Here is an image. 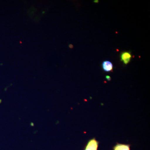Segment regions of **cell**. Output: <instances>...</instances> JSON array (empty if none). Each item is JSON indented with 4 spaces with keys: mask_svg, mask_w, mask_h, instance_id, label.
<instances>
[{
    "mask_svg": "<svg viewBox=\"0 0 150 150\" xmlns=\"http://www.w3.org/2000/svg\"><path fill=\"white\" fill-rule=\"evenodd\" d=\"M99 142L95 138L89 140L84 150H98Z\"/></svg>",
    "mask_w": 150,
    "mask_h": 150,
    "instance_id": "1",
    "label": "cell"
},
{
    "mask_svg": "<svg viewBox=\"0 0 150 150\" xmlns=\"http://www.w3.org/2000/svg\"><path fill=\"white\" fill-rule=\"evenodd\" d=\"M131 53L129 52H124L121 54V61L125 64H127L130 62L131 59Z\"/></svg>",
    "mask_w": 150,
    "mask_h": 150,
    "instance_id": "2",
    "label": "cell"
},
{
    "mask_svg": "<svg viewBox=\"0 0 150 150\" xmlns=\"http://www.w3.org/2000/svg\"><path fill=\"white\" fill-rule=\"evenodd\" d=\"M113 150H130V145L117 143L113 146Z\"/></svg>",
    "mask_w": 150,
    "mask_h": 150,
    "instance_id": "3",
    "label": "cell"
},
{
    "mask_svg": "<svg viewBox=\"0 0 150 150\" xmlns=\"http://www.w3.org/2000/svg\"><path fill=\"white\" fill-rule=\"evenodd\" d=\"M102 68L105 71L108 72L112 71L113 66L109 61H105L102 63Z\"/></svg>",
    "mask_w": 150,
    "mask_h": 150,
    "instance_id": "4",
    "label": "cell"
},
{
    "mask_svg": "<svg viewBox=\"0 0 150 150\" xmlns=\"http://www.w3.org/2000/svg\"><path fill=\"white\" fill-rule=\"evenodd\" d=\"M69 48H73V45H72V44H69Z\"/></svg>",
    "mask_w": 150,
    "mask_h": 150,
    "instance_id": "5",
    "label": "cell"
},
{
    "mask_svg": "<svg viewBox=\"0 0 150 150\" xmlns=\"http://www.w3.org/2000/svg\"><path fill=\"white\" fill-rule=\"evenodd\" d=\"M106 79H107L108 80H110V77L109 76H107L106 77Z\"/></svg>",
    "mask_w": 150,
    "mask_h": 150,
    "instance_id": "6",
    "label": "cell"
},
{
    "mask_svg": "<svg viewBox=\"0 0 150 150\" xmlns=\"http://www.w3.org/2000/svg\"><path fill=\"white\" fill-rule=\"evenodd\" d=\"M94 3H97L98 2V0H96V1H94Z\"/></svg>",
    "mask_w": 150,
    "mask_h": 150,
    "instance_id": "7",
    "label": "cell"
},
{
    "mask_svg": "<svg viewBox=\"0 0 150 150\" xmlns=\"http://www.w3.org/2000/svg\"><path fill=\"white\" fill-rule=\"evenodd\" d=\"M43 13H45V12L43 11Z\"/></svg>",
    "mask_w": 150,
    "mask_h": 150,
    "instance_id": "8",
    "label": "cell"
}]
</instances>
